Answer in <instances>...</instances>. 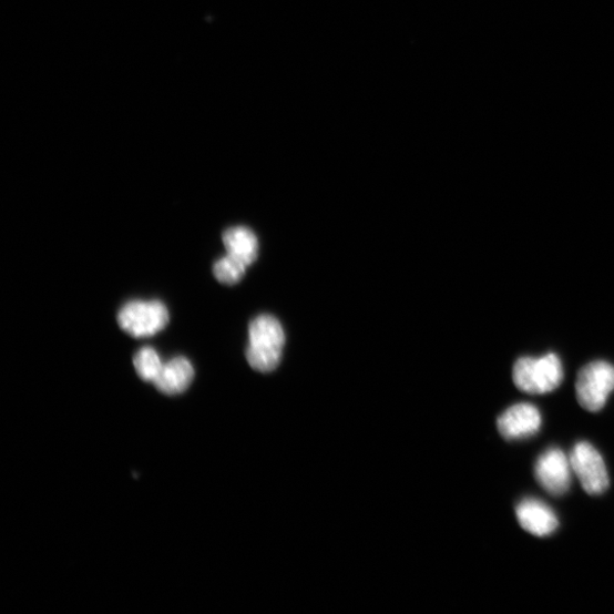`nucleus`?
<instances>
[{"instance_id":"0eeeda50","label":"nucleus","mask_w":614,"mask_h":614,"mask_svg":"<svg viewBox=\"0 0 614 614\" xmlns=\"http://www.w3.org/2000/svg\"><path fill=\"white\" fill-rule=\"evenodd\" d=\"M541 427V412L531 403L514 405L498 419L499 431L508 442L528 440L535 436Z\"/></svg>"},{"instance_id":"6e6552de","label":"nucleus","mask_w":614,"mask_h":614,"mask_svg":"<svg viewBox=\"0 0 614 614\" xmlns=\"http://www.w3.org/2000/svg\"><path fill=\"white\" fill-rule=\"evenodd\" d=\"M521 528L538 538L552 535L559 528L555 512L536 499H524L515 508Z\"/></svg>"},{"instance_id":"f257e3e1","label":"nucleus","mask_w":614,"mask_h":614,"mask_svg":"<svg viewBox=\"0 0 614 614\" xmlns=\"http://www.w3.org/2000/svg\"><path fill=\"white\" fill-rule=\"evenodd\" d=\"M248 340L246 357L249 366L265 373L277 369L286 340L282 324L273 316H259L249 325Z\"/></svg>"},{"instance_id":"f8f14e48","label":"nucleus","mask_w":614,"mask_h":614,"mask_svg":"<svg viewBox=\"0 0 614 614\" xmlns=\"http://www.w3.org/2000/svg\"><path fill=\"white\" fill-rule=\"evenodd\" d=\"M134 365L139 376L150 382L157 379L164 366L152 347L142 348L134 359Z\"/></svg>"},{"instance_id":"20e7f679","label":"nucleus","mask_w":614,"mask_h":614,"mask_svg":"<svg viewBox=\"0 0 614 614\" xmlns=\"http://www.w3.org/2000/svg\"><path fill=\"white\" fill-rule=\"evenodd\" d=\"M168 320L166 306L160 300L129 301L117 315L121 329L136 338L154 336L167 326Z\"/></svg>"},{"instance_id":"f03ea898","label":"nucleus","mask_w":614,"mask_h":614,"mask_svg":"<svg viewBox=\"0 0 614 614\" xmlns=\"http://www.w3.org/2000/svg\"><path fill=\"white\" fill-rule=\"evenodd\" d=\"M515 387L531 395H544L559 388L564 379L561 359L555 354L540 358H519L512 370Z\"/></svg>"},{"instance_id":"39448f33","label":"nucleus","mask_w":614,"mask_h":614,"mask_svg":"<svg viewBox=\"0 0 614 614\" xmlns=\"http://www.w3.org/2000/svg\"><path fill=\"white\" fill-rule=\"evenodd\" d=\"M570 463L584 491L592 497L602 495L610 487L608 473L602 456L587 442L577 443L569 457Z\"/></svg>"},{"instance_id":"423d86ee","label":"nucleus","mask_w":614,"mask_h":614,"mask_svg":"<svg viewBox=\"0 0 614 614\" xmlns=\"http://www.w3.org/2000/svg\"><path fill=\"white\" fill-rule=\"evenodd\" d=\"M572 463L559 448L548 449L536 461L535 477L552 497H562L572 487Z\"/></svg>"},{"instance_id":"9d476101","label":"nucleus","mask_w":614,"mask_h":614,"mask_svg":"<svg viewBox=\"0 0 614 614\" xmlns=\"http://www.w3.org/2000/svg\"><path fill=\"white\" fill-rule=\"evenodd\" d=\"M227 255L239 260L246 267L253 265L257 257L258 242L255 234L246 227H234L223 236Z\"/></svg>"},{"instance_id":"1a4fd4ad","label":"nucleus","mask_w":614,"mask_h":614,"mask_svg":"<svg viewBox=\"0 0 614 614\" xmlns=\"http://www.w3.org/2000/svg\"><path fill=\"white\" fill-rule=\"evenodd\" d=\"M194 376L192 364L186 358L180 357L163 366L154 383L160 391L173 397L184 392L191 386Z\"/></svg>"},{"instance_id":"7ed1b4c3","label":"nucleus","mask_w":614,"mask_h":614,"mask_svg":"<svg viewBox=\"0 0 614 614\" xmlns=\"http://www.w3.org/2000/svg\"><path fill=\"white\" fill-rule=\"evenodd\" d=\"M614 390V366L597 360L581 369L576 381L580 406L589 412L601 411Z\"/></svg>"},{"instance_id":"9b49d317","label":"nucleus","mask_w":614,"mask_h":614,"mask_svg":"<svg viewBox=\"0 0 614 614\" xmlns=\"http://www.w3.org/2000/svg\"><path fill=\"white\" fill-rule=\"evenodd\" d=\"M246 266L242 262L227 255L215 262L213 275L218 283L234 286L238 284L246 274Z\"/></svg>"}]
</instances>
